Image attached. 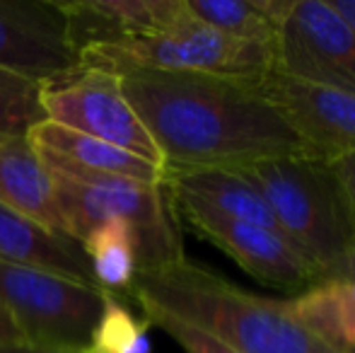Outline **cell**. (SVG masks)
Masks as SVG:
<instances>
[{
    "label": "cell",
    "instance_id": "1",
    "mask_svg": "<svg viewBox=\"0 0 355 353\" xmlns=\"http://www.w3.org/2000/svg\"><path fill=\"white\" fill-rule=\"evenodd\" d=\"M114 76L157 146L164 170H237L261 160L309 157L257 83L145 68Z\"/></svg>",
    "mask_w": 355,
    "mask_h": 353
},
{
    "label": "cell",
    "instance_id": "2",
    "mask_svg": "<svg viewBox=\"0 0 355 353\" xmlns=\"http://www.w3.org/2000/svg\"><path fill=\"white\" fill-rule=\"evenodd\" d=\"M126 300L189 322L237 353H348L309 327L290 300L244 291L187 255L138 271Z\"/></svg>",
    "mask_w": 355,
    "mask_h": 353
},
{
    "label": "cell",
    "instance_id": "3",
    "mask_svg": "<svg viewBox=\"0 0 355 353\" xmlns=\"http://www.w3.org/2000/svg\"><path fill=\"white\" fill-rule=\"evenodd\" d=\"M237 170L266 198L281 235L312 266L314 281L355 240L331 162L300 155L252 162Z\"/></svg>",
    "mask_w": 355,
    "mask_h": 353
},
{
    "label": "cell",
    "instance_id": "4",
    "mask_svg": "<svg viewBox=\"0 0 355 353\" xmlns=\"http://www.w3.org/2000/svg\"><path fill=\"white\" fill-rule=\"evenodd\" d=\"M80 66L121 73L131 68L169 73H203L261 83L276 71V44H254L227 37L191 17L184 5L182 17L169 27L141 37L123 39L112 46L80 53Z\"/></svg>",
    "mask_w": 355,
    "mask_h": 353
},
{
    "label": "cell",
    "instance_id": "5",
    "mask_svg": "<svg viewBox=\"0 0 355 353\" xmlns=\"http://www.w3.org/2000/svg\"><path fill=\"white\" fill-rule=\"evenodd\" d=\"M68 237L83 242L97 225L119 221L138 242V271L182 259L179 216L164 184L133 179H78L51 175Z\"/></svg>",
    "mask_w": 355,
    "mask_h": 353
},
{
    "label": "cell",
    "instance_id": "6",
    "mask_svg": "<svg viewBox=\"0 0 355 353\" xmlns=\"http://www.w3.org/2000/svg\"><path fill=\"white\" fill-rule=\"evenodd\" d=\"M104 295L58 273L0 261V307L32 349L85 353Z\"/></svg>",
    "mask_w": 355,
    "mask_h": 353
},
{
    "label": "cell",
    "instance_id": "7",
    "mask_svg": "<svg viewBox=\"0 0 355 353\" xmlns=\"http://www.w3.org/2000/svg\"><path fill=\"white\" fill-rule=\"evenodd\" d=\"M42 102L49 121L164 167L157 146L128 104L114 73L80 66L68 76L44 83Z\"/></svg>",
    "mask_w": 355,
    "mask_h": 353
},
{
    "label": "cell",
    "instance_id": "8",
    "mask_svg": "<svg viewBox=\"0 0 355 353\" xmlns=\"http://www.w3.org/2000/svg\"><path fill=\"white\" fill-rule=\"evenodd\" d=\"M276 73L355 94V32L329 0H295L276 34Z\"/></svg>",
    "mask_w": 355,
    "mask_h": 353
},
{
    "label": "cell",
    "instance_id": "9",
    "mask_svg": "<svg viewBox=\"0 0 355 353\" xmlns=\"http://www.w3.org/2000/svg\"><path fill=\"white\" fill-rule=\"evenodd\" d=\"M177 216L259 283L281 291H307L314 286V271L300 252L276 230L254 223L234 221L201 203L172 198Z\"/></svg>",
    "mask_w": 355,
    "mask_h": 353
},
{
    "label": "cell",
    "instance_id": "10",
    "mask_svg": "<svg viewBox=\"0 0 355 353\" xmlns=\"http://www.w3.org/2000/svg\"><path fill=\"white\" fill-rule=\"evenodd\" d=\"M259 92L302 141L309 157L338 160L355 153V94L312 85L273 71Z\"/></svg>",
    "mask_w": 355,
    "mask_h": 353
},
{
    "label": "cell",
    "instance_id": "11",
    "mask_svg": "<svg viewBox=\"0 0 355 353\" xmlns=\"http://www.w3.org/2000/svg\"><path fill=\"white\" fill-rule=\"evenodd\" d=\"M0 68L37 83L80 68L58 3L0 0Z\"/></svg>",
    "mask_w": 355,
    "mask_h": 353
},
{
    "label": "cell",
    "instance_id": "12",
    "mask_svg": "<svg viewBox=\"0 0 355 353\" xmlns=\"http://www.w3.org/2000/svg\"><path fill=\"white\" fill-rule=\"evenodd\" d=\"M29 143L49 167V172L58 177L78 179V182L112 177L145 184L164 182V167L49 119L29 131Z\"/></svg>",
    "mask_w": 355,
    "mask_h": 353
},
{
    "label": "cell",
    "instance_id": "13",
    "mask_svg": "<svg viewBox=\"0 0 355 353\" xmlns=\"http://www.w3.org/2000/svg\"><path fill=\"white\" fill-rule=\"evenodd\" d=\"M78 56L123 39L157 32L182 17L184 0H75L58 3Z\"/></svg>",
    "mask_w": 355,
    "mask_h": 353
},
{
    "label": "cell",
    "instance_id": "14",
    "mask_svg": "<svg viewBox=\"0 0 355 353\" xmlns=\"http://www.w3.org/2000/svg\"><path fill=\"white\" fill-rule=\"evenodd\" d=\"M0 261L42 268L97 288L83 242L49 230L5 206H0Z\"/></svg>",
    "mask_w": 355,
    "mask_h": 353
},
{
    "label": "cell",
    "instance_id": "15",
    "mask_svg": "<svg viewBox=\"0 0 355 353\" xmlns=\"http://www.w3.org/2000/svg\"><path fill=\"white\" fill-rule=\"evenodd\" d=\"M0 206L68 235L56 198V184L29 143V136L0 143Z\"/></svg>",
    "mask_w": 355,
    "mask_h": 353
},
{
    "label": "cell",
    "instance_id": "16",
    "mask_svg": "<svg viewBox=\"0 0 355 353\" xmlns=\"http://www.w3.org/2000/svg\"><path fill=\"white\" fill-rule=\"evenodd\" d=\"M162 184L172 198H187L234 221L254 223L281 232L266 198L254 187L252 179L239 170H225V167L164 170Z\"/></svg>",
    "mask_w": 355,
    "mask_h": 353
},
{
    "label": "cell",
    "instance_id": "17",
    "mask_svg": "<svg viewBox=\"0 0 355 353\" xmlns=\"http://www.w3.org/2000/svg\"><path fill=\"white\" fill-rule=\"evenodd\" d=\"M83 247L99 291L126 298L138 273V242L131 227L119 221L102 223L85 237Z\"/></svg>",
    "mask_w": 355,
    "mask_h": 353
},
{
    "label": "cell",
    "instance_id": "18",
    "mask_svg": "<svg viewBox=\"0 0 355 353\" xmlns=\"http://www.w3.org/2000/svg\"><path fill=\"white\" fill-rule=\"evenodd\" d=\"M189 15L198 22L254 44H276V27L261 12L259 0H184Z\"/></svg>",
    "mask_w": 355,
    "mask_h": 353
},
{
    "label": "cell",
    "instance_id": "19",
    "mask_svg": "<svg viewBox=\"0 0 355 353\" xmlns=\"http://www.w3.org/2000/svg\"><path fill=\"white\" fill-rule=\"evenodd\" d=\"M148 329V320L131 310L126 298L107 293L85 353H150Z\"/></svg>",
    "mask_w": 355,
    "mask_h": 353
},
{
    "label": "cell",
    "instance_id": "20",
    "mask_svg": "<svg viewBox=\"0 0 355 353\" xmlns=\"http://www.w3.org/2000/svg\"><path fill=\"white\" fill-rule=\"evenodd\" d=\"M293 307L329 341L355 322V283H322L295 295ZM334 344V341H331Z\"/></svg>",
    "mask_w": 355,
    "mask_h": 353
},
{
    "label": "cell",
    "instance_id": "21",
    "mask_svg": "<svg viewBox=\"0 0 355 353\" xmlns=\"http://www.w3.org/2000/svg\"><path fill=\"white\" fill-rule=\"evenodd\" d=\"M44 83L0 68V143L29 136L34 126L46 121Z\"/></svg>",
    "mask_w": 355,
    "mask_h": 353
},
{
    "label": "cell",
    "instance_id": "22",
    "mask_svg": "<svg viewBox=\"0 0 355 353\" xmlns=\"http://www.w3.org/2000/svg\"><path fill=\"white\" fill-rule=\"evenodd\" d=\"M141 315L148 320L150 327H157L172 341H177L179 349L184 353H237L234 349H230L227 344H223L220 339L201 332L198 327L189 325V322H182L177 317L167 315V312L157 310V307H138Z\"/></svg>",
    "mask_w": 355,
    "mask_h": 353
},
{
    "label": "cell",
    "instance_id": "23",
    "mask_svg": "<svg viewBox=\"0 0 355 353\" xmlns=\"http://www.w3.org/2000/svg\"><path fill=\"white\" fill-rule=\"evenodd\" d=\"M331 167H334V175H336L338 184H341L348 216H351L353 230H355V153L353 155L338 157V160H331Z\"/></svg>",
    "mask_w": 355,
    "mask_h": 353
},
{
    "label": "cell",
    "instance_id": "24",
    "mask_svg": "<svg viewBox=\"0 0 355 353\" xmlns=\"http://www.w3.org/2000/svg\"><path fill=\"white\" fill-rule=\"evenodd\" d=\"M322 283H355V240L331 266L319 273L314 286H322Z\"/></svg>",
    "mask_w": 355,
    "mask_h": 353
},
{
    "label": "cell",
    "instance_id": "25",
    "mask_svg": "<svg viewBox=\"0 0 355 353\" xmlns=\"http://www.w3.org/2000/svg\"><path fill=\"white\" fill-rule=\"evenodd\" d=\"M0 346H24L22 334L17 332L15 322L10 320L3 307H0Z\"/></svg>",
    "mask_w": 355,
    "mask_h": 353
},
{
    "label": "cell",
    "instance_id": "26",
    "mask_svg": "<svg viewBox=\"0 0 355 353\" xmlns=\"http://www.w3.org/2000/svg\"><path fill=\"white\" fill-rule=\"evenodd\" d=\"M331 341L338 346V349H343L348 353H355V322H353V325H348V327H343V329L338 332Z\"/></svg>",
    "mask_w": 355,
    "mask_h": 353
},
{
    "label": "cell",
    "instance_id": "27",
    "mask_svg": "<svg viewBox=\"0 0 355 353\" xmlns=\"http://www.w3.org/2000/svg\"><path fill=\"white\" fill-rule=\"evenodd\" d=\"M329 3L336 8V12L351 24V29L355 32V0H329Z\"/></svg>",
    "mask_w": 355,
    "mask_h": 353
},
{
    "label": "cell",
    "instance_id": "28",
    "mask_svg": "<svg viewBox=\"0 0 355 353\" xmlns=\"http://www.w3.org/2000/svg\"><path fill=\"white\" fill-rule=\"evenodd\" d=\"M0 353H63V351H44L32 346H0Z\"/></svg>",
    "mask_w": 355,
    "mask_h": 353
}]
</instances>
